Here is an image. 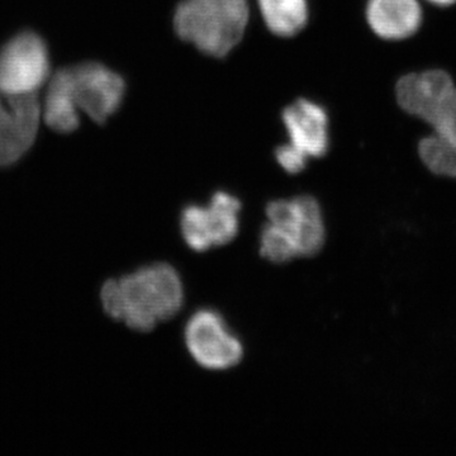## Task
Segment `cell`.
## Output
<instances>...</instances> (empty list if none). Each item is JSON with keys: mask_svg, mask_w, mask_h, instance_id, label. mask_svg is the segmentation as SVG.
<instances>
[{"mask_svg": "<svg viewBox=\"0 0 456 456\" xmlns=\"http://www.w3.org/2000/svg\"><path fill=\"white\" fill-rule=\"evenodd\" d=\"M125 79L101 62L66 66L51 75L44 121L57 134H71L80 125L79 110L104 125L121 107Z\"/></svg>", "mask_w": 456, "mask_h": 456, "instance_id": "6da1fadb", "label": "cell"}, {"mask_svg": "<svg viewBox=\"0 0 456 456\" xmlns=\"http://www.w3.org/2000/svg\"><path fill=\"white\" fill-rule=\"evenodd\" d=\"M99 301L108 317L145 334L179 314L184 289L173 266L151 264L130 274L107 279L99 289Z\"/></svg>", "mask_w": 456, "mask_h": 456, "instance_id": "7a4b0ae2", "label": "cell"}, {"mask_svg": "<svg viewBox=\"0 0 456 456\" xmlns=\"http://www.w3.org/2000/svg\"><path fill=\"white\" fill-rule=\"evenodd\" d=\"M248 20V0H182L174 28L200 53L224 57L241 42Z\"/></svg>", "mask_w": 456, "mask_h": 456, "instance_id": "3957f363", "label": "cell"}, {"mask_svg": "<svg viewBox=\"0 0 456 456\" xmlns=\"http://www.w3.org/2000/svg\"><path fill=\"white\" fill-rule=\"evenodd\" d=\"M399 107L456 145V84L444 70L404 75L395 86Z\"/></svg>", "mask_w": 456, "mask_h": 456, "instance_id": "277c9868", "label": "cell"}, {"mask_svg": "<svg viewBox=\"0 0 456 456\" xmlns=\"http://www.w3.org/2000/svg\"><path fill=\"white\" fill-rule=\"evenodd\" d=\"M46 42L33 31L18 33L0 49V92L35 94L50 79Z\"/></svg>", "mask_w": 456, "mask_h": 456, "instance_id": "5b68a950", "label": "cell"}, {"mask_svg": "<svg viewBox=\"0 0 456 456\" xmlns=\"http://www.w3.org/2000/svg\"><path fill=\"white\" fill-rule=\"evenodd\" d=\"M184 340L194 362L208 370H227L244 358L241 341L228 330L224 317L208 308L189 318Z\"/></svg>", "mask_w": 456, "mask_h": 456, "instance_id": "8992f818", "label": "cell"}, {"mask_svg": "<svg viewBox=\"0 0 456 456\" xmlns=\"http://www.w3.org/2000/svg\"><path fill=\"white\" fill-rule=\"evenodd\" d=\"M37 94L0 92V167L17 164L31 150L41 122Z\"/></svg>", "mask_w": 456, "mask_h": 456, "instance_id": "52a82bcc", "label": "cell"}, {"mask_svg": "<svg viewBox=\"0 0 456 456\" xmlns=\"http://www.w3.org/2000/svg\"><path fill=\"white\" fill-rule=\"evenodd\" d=\"M269 224L292 239L298 256H314L325 245L326 228L320 203L311 196L279 200L266 206Z\"/></svg>", "mask_w": 456, "mask_h": 456, "instance_id": "ba28073f", "label": "cell"}, {"mask_svg": "<svg viewBox=\"0 0 456 456\" xmlns=\"http://www.w3.org/2000/svg\"><path fill=\"white\" fill-rule=\"evenodd\" d=\"M289 143L310 158H321L330 146L329 116L325 108L308 99H298L281 113Z\"/></svg>", "mask_w": 456, "mask_h": 456, "instance_id": "9c48e42d", "label": "cell"}, {"mask_svg": "<svg viewBox=\"0 0 456 456\" xmlns=\"http://www.w3.org/2000/svg\"><path fill=\"white\" fill-rule=\"evenodd\" d=\"M367 20L383 40H406L419 31L422 11L417 0H369Z\"/></svg>", "mask_w": 456, "mask_h": 456, "instance_id": "30bf717a", "label": "cell"}, {"mask_svg": "<svg viewBox=\"0 0 456 456\" xmlns=\"http://www.w3.org/2000/svg\"><path fill=\"white\" fill-rule=\"evenodd\" d=\"M257 5L269 31L279 37H292L307 25V0H257Z\"/></svg>", "mask_w": 456, "mask_h": 456, "instance_id": "8fae6325", "label": "cell"}, {"mask_svg": "<svg viewBox=\"0 0 456 456\" xmlns=\"http://www.w3.org/2000/svg\"><path fill=\"white\" fill-rule=\"evenodd\" d=\"M204 208L212 248L230 244L239 233L241 202L226 191H217Z\"/></svg>", "mask_w": 456, "mask_h": 456, "instance_id": "7c38bea8", "label": "cell"}, {"mask_svg": "<svg viewBox=\"0 0 456 456\" xmlns=\"http://www.w3.org/2000/svg\"><path fill=\"white\" fill-rule=\"evenodd\" d=\"M419 155L422 163L431 173L446 178H456V145L441 139L436 134H428L419 141Z\"/></svg>", "mask_w": 456, "mask_h": 456, "instance_id": "4fadbf2b", "label": "cell"}, {"mask_svg": "<svg viewBox=\"0 0 456 456\" xmlns=\"http://www.w3.org/2000/svg\"><path fill=\"white\" fill-rule=\"evenodd\" d=\"M180 226H182L183 239L191 250L204 253L212 248L204 207L191 204L184 208Z\"/></svg>", "mask_w": 456, "mask_h": 456, "instance_id": "5bb4252c", "label": "cell"}, {"mask_svg": "<svg viewBox=\"0 0 456 456\" xmlns=\"http://www.w3.org/2000/svg\"><path fill=\"white\" fill-rule=\"evenodd\" d=\"M260 254L274 264H284L298 257L296 245L281 227L266 224L261 231Z\"/></svg>", "mask_w": 456, "mask_h": 456, "instance_id": "9a60e30c", "label": "cell"}, {"mask_svg": "<svg viewBox=\"0 0 456 456\" xmlns=\"http://www.w3.org/2000/svg\"><path fill=\"white\" fill-rule=\"evenodd\" d=\"M275 159H277L278 164L289 174L301 173L305 170L308 161L307 156L290 145L289 142L284 143L275 150Z\"/></svg>", "mask_w": 456, "mask_h": 456, "instance_id": "2e32d148", "label": "cell"}, {"mask_svg": "<svg viewBox=\"0 0 456 456\" xmlns=\"http://www.w3.org/2000/svg\"><path fill=\"white\" fill-rule=\"evenodd\" d=\"M428 2L435 5H440V7H449V5L454 4L456 0H428Z\"/></svg>", "mask_w": 456, "mask_h": 456, "instance_id": "e0dca14e", "label": "cell"}]
</instances>
